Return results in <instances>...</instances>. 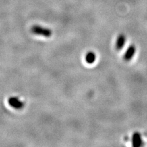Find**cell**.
Wrapping results in <instances>:
<instances>
[{
	"mask_svg": "<svg viewBox=\"0 0 147 147\" xmlns=\"http://www.w3.org/2000/svg\"><path fill=\"white\" fill-rule=\"evenodd\" d=\"M32 33L36 35L45 37V38H50L52 35V30L40 25H34L31 27Z\"/></svg>",
	"mask_w": 147,
	"mask_h": 147,
	"instance_id": "obj_1",
	"label": "cell"
},
{
	"mask_svg": "<svg viewBox=\"0 0 147 147\" xmlns=\"http://www.w3.org/2000/svg\"><path fill=\"white\" fill-rule=\"evenodd\" d=\"M8 104L15 109H22L24 107V102L16 96H12L8 99Z\"/></svg>",
	"mask_w": 147,
	"mask_h": 147,
	"instance_id": "obj_2",
	"label": "cell"
},
{
	"mask_svg": "<svg viewBox=\"0 0 147 147\" xmlns=\"http://www.w3.org/2000/svg\"><path fill=\"white\" fill-rule=\"evenodd\" d=\"M136 51V48L134 45H131L129 46V47L127 49L126 51L124 54L123 58L126 61H129L134 57L135 53Z\"/></svg>",
	"mask_w": 147,
	"mask_h": 147,
	"instance_id": "obj_3",
	"label": "cell"
},
{
	"mask_svg": "<svg viewBox=\"0 0 147 147\" xmlns=\"http://www.w3.org/2000/svg\"><path fill=\"white\" fill-rule=\"evenodd\" d=\"M132 145L134 147H139L143 145V140L139 132H135L132 136Z\"/></svg>",
	"mask_w": 147,
	"mask_h": 147,
	"instance_id": "obj_4",
	"label": "cell"
},
{
	"mask_svg": "<svg viewBox=\"0 0 147 147\" xmlns=\"http://www.w3.org/2000/svg\"><path fill=\"white\" fill-rule=\"evenodd\" d=\"M126 40V38L125 35L123 34H119L117 37V40H116V42H115L116 49L117 50H121L124 47V46H125Z\"/></svg>",
	"mask_w": 147,
	"mask_h": 147,
	"instance_id": "obj_5",
	"label": "cell"
},
{
	"mask_svg": "<svg viewBox=\"0 0 147 147\" xmlns=\"http://www.w3.org/2000/svg\"><path fill=\"white\" fill-rule=\"evenodd\" d=\"M96 59V55L94 52L90 51L87 52L85 55V61L89 64H91L95 62Z\"/></svg>",
	"mask_w": 147,
	"mask_h": 147,
	"instance_id": "obj_6",
	"label": "cell"
}]
</instances>
